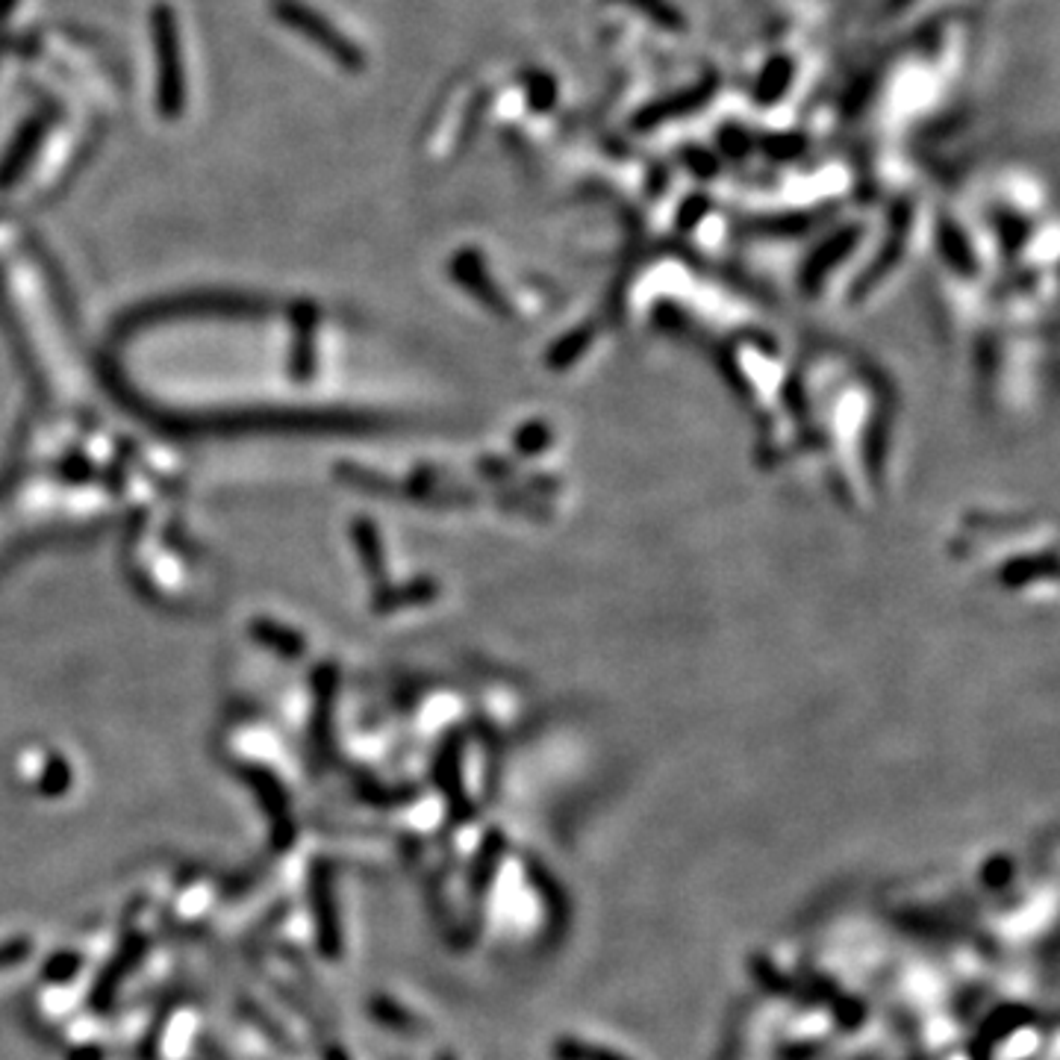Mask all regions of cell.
Wrapping results in <instances>:
<instances>
[{"label":"cell","instance_id":"6da1fadb","mask_svg":"<svg viewBox=\"0 0 1060 1060\" xmlns=\"http://www.w3.org/2000/svg\"><path fill=\"white\" fill-rule=\"evenodd\" d=\"M150 39L157 57V110L166 121H178L186 110V77L180 57L178 15L169 3H157L150 10Z\"/></svg>","mask_w":1060,"mask_h":1060},{"label":"cell","instance_id":"7a4b0ae2","mask_svg":"<svg viewBox=\"0 0 1060 1060\" xmlns=\"http://www.w3.org/2000/svg\"><path fill=\"white\" fill-rule=\"evenodd\" d=\"M271 12L275 19L289 27L292 33H297L301 39L313 41L318 50H325L330 60L342 65L351 74L366 69V57L363 50L348 39L345 33H339L333 24H330L321 12H316L313 7H307L304 0H271Z\"/></svg>","mask_w":1060,"mask_h":1060},{"label":"cell","instance_id":"3957f363","mask_svg":"<svg viewBox=\"0 0 1060 1060\" xmlns=\"http://www.w3.org/2000/svg\"><path fill=\"white\" fill-rule=\"evenodd\" d=\"M45 130H48V112H33L31 119L21 124L19 133L12 136L10 148L0 159V183H12L19 178L24 166L33 159V154L39 150Z\"/></svg>","mask_w":1060,"mask_h":1060},{"label":"cell","instance_id":"277c9868","mask_svg":"<svg viewBox=\"0 0 1060 1060\" xmlns=\"http://www.w3.org/2000/svg\"><path fill=\"white\" fill-rule=\"evenodd\" d=\"M555 1058L557 1060H628L622 1055H616L610 1049H601V1046H586V1043H577L572 1037H563V1040L555 1046Z\"/></svg>","mask_w":1060,"mask_h":1060},{"label":"cell","instance_id":"5b68a950","mask_svg":"<svg viewBox=\"0 0 1060 1060\" xmlns=\"http://www.w3.org/2000/svg\"><path fill=\"white\" fill-rule=\"evenodd\" d=\"M31 951V940H12L7 946H0V970H7L12 963H19L21 958H27Z\"/></svg>","mask_w":1060,"mask_h":1060},{"label":"cell","instance_id":"8992f818","mask_svg":"<svg viewBox=\"0 0 1060 1060\" xmlns=\"http://www.w3.org/2000/svg\"><path fill=\"white\" fill-rule=\"evenodd\" d=\"M15 7H19V0H0V24L10 19L12 12H15Z\"/></svg>","mask_w":1060,"mask_h":1060},{"label":"cell","instance_id":"52a82bcc","mask_svg":"<svg viewBox=\"0 0 1060 1060\" xmlns=\"http://www.w3.org/2000/svg\"><path fill=\"white\" fill-rule=\"evenodd\" d=\"M442 1060H454V1058H442Z\"/></svg>","mask_w":1060,"mask_h":1060}]
</instances>
